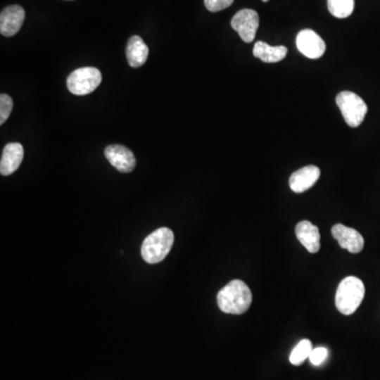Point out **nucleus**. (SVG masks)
Wrapping results in <instances>:
<instances>
[{
    "instance_id": "1",
    "label": "nucleus",
    "mask_w": 380,
    "mask_h": 380,
    "mask_svg": "<svg viewBox=\"0 0 380 380\" xmlns=\"http://www.w3.org/2000/svg\"><path fill=\"white\" fill-rule=\"evenodd\" d=\"M217 306L225 314L242 315L253 302V293L246 283L232 280L217 293Z\"/></svg>"
},
{
    "instance_id": "2",
    "label": "nucleus",
    "mask_w": 380,
    "mask_h": 380,
    "mask_svg": "<svg viewBox=\"0 0 380 380\" xmlns=\"http://www.w3.org/2000/svg\"><path fill=\"white\" fill-rule=\"evenodd\" d=\"M365 284L357 277L344 278L336 291V308L342 315L350 316L356 312L365 298Z\"/></svg>"
},
{
    "instance_id": "3",
    "label": "nucleus",
    "mask_w": 380,
    "mask_h": 380,
    "mask_svg": "<svg viewBox=\"0 0 380 380\" xmlns=\"http://www.w3.org/2000/svg\"><path fill=\"white\" fill-rule=\"evenodd\" d=\"M175 242L173 232L167 227L154 230L144 240L141 245V258L147 263L156 264L162 262L170 253Z\"/></svg>"
},
{
    "instance_id": "4",
    "label": "nucleus",
    "mask_w": 380,
    "mask_h": 380,
    "mask_svg": "<svg viewBox=\"0 0 380 380\" xmlns=\"http://www.w3.org/2000/svg\"><path fill=\"white\" fill-rule=\"evenodd\" d=\"M336 103L348 126L356 128L362 124L367 113V106L356 93L342 91L336 97Z\"/></svg>"
},
{
    "instance_id": "5",
    "label": "nucleus",
    "mask_w": 380,
    "mask_h": 380,
    "mask_svg": "<svg viewBox=\"0 0 380 380\" xmlns=\"http://www.w3.org/2000/svg\"><path fill=\"white\" fill-rule=\"evenodd\" d=\"M101 71L93 67L75 70L67 78L68 90L75 95L90 94L101 84Z\"/></svg>"
},
{
    "instance_id": "6",
    "label": "nucleus",
    "mask_w": 380,
    "mask_h": 380,
    "mask_svg": "<svg viewBox=\"0 0 380 380\" xmlns=\"http://www.w3.org/2000/svg\"><path fill=\"white\" fill-rule=\"evenodd\" d=\"M259 15L251 8H243L239 11L232 19V27L238 32L241 39L244 42H251L255 39L259 29Z\"/></svg>"
},
{
    "instance_id": "7",
    "label": "nucleus",
    "mask_w": 380,
    "mask_h": 380,
    "mask_svg": "<svg viewBox=\"0 0 380 380\" xmlns=\"http://www.w3.org/2000/svg\"><path fill=\"white\" fill-rule=\"evenodd\" d=\"M296 44H297L298 50L304 56L310 59L320 58L327 49L322 38L316 32L310 29L302 30L299 32Z\"/></svg>"
},
{
    "instance_id": "8",
    "label": "nucleus",
    "mask_w": 380,
    "mask_h": 380,
    "mask_svg": "<svg viewBox=\"0 0 380 380\" xmlns=\"http://www.w3.org/2000/svg\"><path fill=\"white\" fill-rule=\"evenodd\" d=\"M334 239L338 241L340 247L352 253H359L365 247V239L360 232L343 224H336L331 228Z\"/></svg>"
},
{
    "instance_id": "9",
    "label": "nucleus",
    "mask_w": 380,
    "mask_h": 380,
    "mask_svg": "<svg viewBox=\"0 0 380 380\" xmlns=\"http://www.w3.org/2000/svg\"><path fill=\"white\" fill-rule=\"evenodd\" d=\"M105 156L114 168L122 173L131 172L137 164L132 151L122 145L108 146Z\"/></svg>"
},
{
    "instance_id": "10",
    "label": "nucleus",
    "mask_w": 380,
    "mask_h": 380,
    "mask_svg": "<svg viewBox=\"0 0 380 380\" xmlns=\"http://www.w3.org/2000/svg\"><path fill=\"white\" fill-rule=\"evenodd\" d=\"M25 12L20 6H6L0 14V33L11 37L18 33L25 21Z\"/></svg>"
},
{
    "instance_id": "11",
    "label": "nucleus",
    "mask_w": 380,
    "mask_h": 380,
    "mask_svg": "<svg viewBox=\"0 0 380 380\" xmlns=\"http://www.w3.org/2000/svg\"><path fill=\"white\" fill-rule=\"evenodd\" d=\"M320 177V169L314 165L300 168L289 177V187L296 194H302L312 188Z\"/></svg>"
},
{
    "instance_id": "12",
    "label": "nucleus",
    "mask_w": 380,
    "mask_h": 380,
    "mask_svg": "<svg viewBox=\"0 0 380 380\" xmlns=\"http://www.w3.org/2000/svg\"><path fill=\"white\" fill-rule=\"evenodd\" d=\"M296 236L299 242L310 253H318L320 249V232L319 228L310 221H301L296 226Z\"/></svg>"
},
{
    "instance_id": "13",
    "label": "nucleus",
    "mask_w": 380,
    "mask_h": 380,
    "mask_svg": "<svg viewBox=\"0 0 380 380\" xmlns=\"http://www.w3.org/2000/svg\"><path fill=\"white\" fill-rule=\"evenodd\" d=\"M23 147L19 143H10L4 148L0 160V173L4 177L14 173L21 165Z\"/></svg>"
},
{
    "instance_id": "14",
    "label": "nucleus",
    "mask_w": 380,
    "mask_h": 380,
    "mask_svg": "<svg viewBox=\"0 0 380 380\" xmlns=\"http://www.w3.org/2000/svg\"><path fill=\"white\" fill-rule=\"evenodd\" d=\"M149 49L139 36H132L126 48L127 61L132 68H139L147 61Z\"/></svg>"
},
{
    "instance_id": "15",
    "label": "nucleus",
    "mask_w": 380,
    "mask_h": 380,
    "mask_svg": "<svg viewBox=\"0 0 380 380\" xmlns=\"http://www.w3.org/2000/svg\"><path fill=\"white\" fill-rule=\"evenodd\" d=\"M287 48L284 46H272L263 42H257L253 46V56L264 63H278L285 58Z\"/></svg>"
},
{
    "instance_id": "16",
    "label": "nucleus",
    "mask_w": 380,
    "mask_h": 380,
    "mask_svg": "<svg viewBox=\"0 0 380 380\" xmlns=\"http://www.w3.org/2000/svg\"><path fill=\"white\" fill-rule=\"evenodd\" d=\"M354 0H327V8L333 16L346 18L354 11Z\"/></svg>"
},
{
    "instance_id": "17",
    "label": "nucleus",
    "mask_w": 380,
    "mask_h": 380,
    "mask_svg": "<svg viewBox=\"0 0 380 380\" xmlns=\"http://www.w3.org/2000/svg\"><path fill=\"white\" fill-rule=\"evenodd\" d=\"M312 350V342L308 339H303L295 346L293 352H291V356H289V361L291 365H300L304 362L305 359L310 357V353Z\"/></svg>"
},
{
    "instance_id": "18",
    "label": "nucleus",
    "mask_w": 380,
    "mask_h": 380,
    "mask_svg": "<svg viewBox=\"0 0 380 380\" xmlns=\"http://www.w3.org/2000/svg\"><path fill=\"white\" fill-rule=\"evenodd\" d=\"M13 109V101L8 95H0V124L4 125L8 120Z\"/></svg>"
},
{
    "instance_id": "19",
    "label": "nucleus",
    "mask_w": 380,
    "mask_h": 380,
    "mask_svg": "<svg viewBox=\"0 0 380 380\" xmlns=\"http://www.w3.org/2000/svg\"><path fill=\"white\" fill-rule=\"evenodd\" d=\"M329 355V350L327 348L323 346H319V348H312V353H310V361L314 365H320L321 363L324 362L325 359L327 358Z\"/></svg>"
},
{
    "instance_id": "20",
    "label": "nucleus",
    "mask_w": 380,
    "mask_h": 380,
    "mask_svg": "<svg viewBox=\"0 0 380 380\" xmlns=\"http://www.w3.org/2000/svg\"><path fill=\"white\" fill-rule=\"evenodd\" d=\"M234 0H204L205 6L210 12H219V11L227 8L232 6Z\"/></svg>"
},
{
    "instance_id": "21",
    "label": "nucleus",
    "mask_w": 380,
    "mask_h": 380,
    "mask_svg": "<svg viewBox=\"0 0 380 380\" xmlns=\"http://www.w3.org/2000/svg\"><path fill=\"white\" fill-rule=\"evenodd\" d=\"M262 1H263V2H267V1H270V0H262Z\"/></svg>"
}]
</instances>
